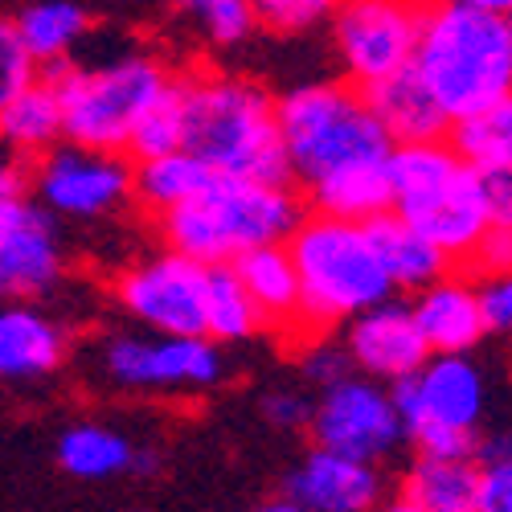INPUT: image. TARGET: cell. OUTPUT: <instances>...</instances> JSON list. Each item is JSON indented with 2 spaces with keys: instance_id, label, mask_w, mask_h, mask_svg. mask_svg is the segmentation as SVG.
<instances>
[{
  "instance_id": "6da1fadb",
  "label": "cell",
  "mask_w": 512,
  "mask_h": 512,
  "mask_svg": "<svg viewBox=\"0 0 512 512\" xmlns=\"http://www.w3.org/2000/svg\"><path fill=\"white\" fill-rule=\"evenodd\" d=\"M414 74L451 123L512 99V25L504 0L426 5Z\"/></svg>"
},
{
  "instance_id": "7a4b0ae2",
  "label": "cell",
  "mask_w": 512,
  "mask_h": 512,
  "mask_svg": "<svg viewBox=\"0 0 512 512\" xmlns=\"http://www.w3.org/2000/svg\"><path fill=\"white\" fill-rule=\"evenodd\" d=\"M185 152L218 177L291 185V164L279 132V99L238 74H185Z\"/></svg>"
},
{
  "instance_id": "3957f363",
  "label": "cell",
  "mask_w": 512,
  "mask_h": 512,
  "mask_svg": "<svg viewBox=\"0 0 512 512\" xmlns=\"http://www.w3.org/2000/svg\"><path fill=\"white\" fill-rule=\"evenodd\" d=\"M308 222L304 201L291 185L218 177L189 205L156 218L168 250L201 267H234L267 246H287Z\"/></svg>"
},
{
  "instance_id": "277c9868",
  "label": "cell",
  "mask_w": 512,
  "mask_h": 512,
  "mask_svg": "<svg viewBox=\"0 0 512 512\" xmlns=\"http://www.w3.org/2000/svg\"><path fill=\"white\" fill-rule=\"evenodd\" d=\"M394 213L451 267H472L496 230L488 181L447 140L394 148Z\"/></svg>"
},
{
  "instance_id": "5b68a950",
  "label": "cell",
  "mask_w": 512,
  "mask_h": 512,
  "mask_svg": "<svg viewBox=\"0 0 512 512\" xmlns=\"http://www.w3.org/2000/svg\"><path fill=\"white\" fill-rule=\"evenodd\" d=\"M287 250L295 275H300L308 340H324L336 328H349L357 316L390 304L398 295L365 226L308 213V222L295 230Z\"/></svg>"
},
{
  "instance_id": "8992f818",
  "label": "cell",
  "mask_w": 512,
  "mask_h": 512,
  "mask_svg": "<svg viewBox=\"0 0 512 512\" xmlns=\"http://www.w3.org/2000/svg\"><path fill=\"white\" fill-rule=\"evenodd\" d=\"M58 91L66 115V144L127 156L144 115L173 87L168 66L152 54H115L107 62H66L41 74Z\"/></svg>"
},
{
  "instance_id": "52a82bcc",
  "label": "cell",
  "mask_w": 512,
  "mask_h": 512,
  "mask_svg": "<svg viewBox=\"0 0 512 512\" xmlns=\"http://www.w3.org/2000/svg\"><path fill=\"white\" fill-rule=\"evenodd\" d=\"M279 132L291 164V181L304 189L365 160H390L394 140L369 111L365 95L345 78H320L291 87L279 99Z\"/></svg>"
},
{
  "instance_id": "ba28073f",
  "label": "cell",
  "mask_w": 512,
  "mask_h": 512,
  "mask_svg": "<svg viewBox=\"0 0 512 512\" xmlns=\"http://www.w3.org/2000/svg\"><path fill=\"white\" fill-rule=\"evenodd\" d=\"M422 9L406 0H349L336 5L332 46L345 70V82L357 91H373L406 70H414Z\"/></svg>"
},
{
  "instance_id": "9c48e42d",
  "label": "cell",
  "mask_w": 512,
  "mask_h": 512,
  "mask_svg": "<svg viewBox=\"0 0 512 512\" xmlns=\"http://www.w3.org/2000/svg\"><path fill=\"white\" fill-rule=\"evenodd\" d=\"M119 308L152 336L209 340V267L177 250L152 254L115 279Z\"/></svg>"
},
{
  "instance_id": "30bf717a",
  "label": "cell",
  "mask_w": 512,
  "mask_h": 512,
  "mask_svg": "<svg viewBox=\"0 0 512 512\" xmlns=\"http://www.w3.org/2000/svg\"><path fill=\"white\" fill-rule=\"evenodd\" d=\"M308 431H312V447L349 455L373 467L394 459L398 447L410 443L390 386H377V381L361 373L316 394V414Z\"/></svg>"
},
{
  "instance_id": "8fae6325",
  "label": "cell",
  "mask_w": 512,
  "mask_h": 512,
  "mask_svg": "<svg viewBox=\"0 0 512 512\" xmlns=\"http://www.w3.org/2000/svg\"><path fill=\"white\" fill-rule=\"evenodd\" d=\"M33 193L62 218H107L136 197V164L127 156L58 144L33 164Z\"/></svg>"
},
{
  "instance_id": "7c38bea8",
  "label": "cell",
  "mask_w": 512,
  "mask_h": 512,
  "mask_svg": "<svg viewBox=\"0 0 512 512\" xmlns=\"http://www.w3.org/2000/svg\"><path fill=\"white\" fill-rule=\"evenodd\" d=\"M394 406L406 422V439L414 443L426 431H463L480 435L488 410L484 369L472 357H431L418 377L390 390Z\"/></svg>"
},
{
  "instance_id": "4fadbf2b",
  "label": "cell",
  "mask_w": 512,
  "mask_h": 512,
  "mask_svg": "<svg viewBox=\"0 0 512 512\" xmlns=\"http://www.w3.org/2000/svg\"><path fill=\"white\" fill-rule=\"evenodd\" d=\"M103 365L123 390H205L222 377V353L213 340L173 336H111Z\"/></svg>"
},
{
  "instance_id": "5bb4252c",
  "label": "cell",
  "mask_w": 512,
  "mask_h": 512,
  "mask_svg": "<svg viewBox=\"0 0 512 512\" xmlns=\"http://www.w3.org/2000/svg\"><path fill=\"white\" fill-rule=\"evenodd\" d=\"M345 353L361 377L377 381V386H390V390L418 377L435 357L406 300H390L357 316L345 328Z\"/></svg>"
},
{
  "instance_id": "9a60e30c",
  "label": "cell",
  "mask_w": 512,
  "mask_h": 512,
  "mask_svg": "<svg viewBox=\"0 0 512 512\" xmlns=\"http://www.w3.org/2000/svg\"><path fill=\"white\" fill-rule=\"evenodd\" d=\"M58 275L62 246L54 213L29 197L0 201V291L37 295L50 291Z\"/></svg>"
},
{
  "instance_id": "2e32d148",
  "label": "cell",
  "mask_w": 512,
  "mask_h": 512,
  "mask_svg": "<svg viewBox=\"0 0 512 512\" xmlns=\"http://www.w3.org/2000/svg\"><path fill=\"white\" fill-rule=\"evenodd\" d=\"M287 500L308 512H377L390 496L381 467L312 447L291 467Z\"/></svg>"
},
{
  "instance_id": "e0dca14e",
  "label": "cell",
  "mask_w": 512,
  "mask_h": 512,
  "mask_svg": "<svg viewBox=\"0 0 512 512\" xmlns=\"http://www.w3.org/2000/svg\"><path fill=\"white\" fill-rule=\"evenodd\" d=\"M410 308L435 357H472L480 349V340L488 336L480 287H476V275L467 271H451L435 287L418 291Z\"/></svg>"
},
{
  "instance_id": "ac0fdd59",
  "label": "cell",
  "mask_w": 512,
  "mask_h": 512,
  "mask_svg": "<svg viewBox=\"0 0 512 512\" xmlns=\"http://www.w3.org/2000/svg\"><path fill=\"white\" fill-rule=\"evenodd\" d=\"M361 95H365L369 111L377 115V123L386 127L394 148L447 140V132H451V119L443 115V107L435 103V95L426 91V82L414 70L381 82V87H373V91H361Z\"/></svg>"
},
{
  "instance_id": "d6986e66",
  "label": "cell",
  "mask_w": 512,
  "mask_h": 512,
  "mask_svg": "<svg viewBox=\"0 0 512 512\" xmlns=\"http://www.w3.org/2000/svg\"><path fill=\"white\" fill-rule=\"evenodd\" d=\"M484 467L476 459L414 455L398 480V496L414 512H480Z\"/></svg>"
},
{
  "instance_id": "ffe728a7",
  "label": "cell",
  "mask_w": 512,
  "mask_h": 512,
  "mask_svg": "<svg viewBox=\"0 0 512 512\" xmlns=\"http://www.w3.org/2000/svg\"><path fill=\"white\" fill-rule=\"evenodd\" d=\"M250 304L259 308L263 328H287L304 336V308H300V275H295L291 250L287 246H267L254 250L234 263Z\"/></svg>"
},
{
  "instance_id": "44dd1931",
  "label": "cell",
  "mask_w": 512,
  "mask_h": 512,
  "mask_svg": "<svg viewBox=\"0 0 512 512\" xmlns=\"http://www.w3.org/2000/svg\"><path fill=\"white\" fill-rule=\"evenodd\" d=\"M373 246H377V259L381 267H386L394 291H426V287H435L443 275H451L455 267L443 259V254L426 242L414 226H406L398 213H386V218H377L365 226Z\"/></svg>"
},
{
  "instance_id": "7402d4cb",
  "label": "cell",
  "mask_w": 512,
  "mask_h": 512,
  "mask_svg": "<svg viewBox=\"0 0 512 512\" xmlns=\"http://www.w3.org/2000/svg\"><path fill=\"white\" fill-rule=\"evenodd\" d=\"M17 33L25 41L29 58L46 70H58L66 62H74V54L82 50V41L91 37L95 21L82 5H70V0H41V5H25L17 17Z\"/></svg>"
},
{
  "instance_id": "603a6c76",
  "label": "cell",
  "mask_w": 512,
  "mask_h": 512,
  "mask_svg": "<svg viewBox=\"0 0 512 512\" xmlns=\"http://www.w3.org/2000/svg\"><path fill=\"white\" fill-rule=\"evenodd\" d=\"M66 353V340L54 320L37 308H0V377H41Z\"/></svg>"
},
{
  "instance_id": "cb8c5ba5",
  "label": "cell",
  "mask_w": 512,
  "mask_h": 512,
  "mask_svg": "<svg viewBox=\"0 0 512 512\" xmlns=\"http://www.w3.org/2000/svg\"><path fill=\"white\" fill-rule=\"evenodd\" d=\"M58 144H66V115L62 99L46 78L33 91H25L5 115H0V148L37 164L41 156H50Z\"/></svg>"
},
{
  "instance_id": "d4e9b609",
  "label": "cell",
  "mask_w": 512,
  "mask_h": 512,
  "mask_svg": "<svg viewBox=\"0 0 512 512\" xmlns=\"http://www.w3.org/2000/svg\"><path fill=\"white\" fill-rule=\"evenodd\" d=\"M213 181H218V173L189 152L144 160V164H136V201L148 213H156V218H164V213H173V209L189 205L193 197H201Z\"/></svg>"
},
{
  "instance_id": "484cf974",
  "label": "cell",
  "mask_w": 512,
  "mask_h": 512,
  "mask_svg": "<svg viewBox=\"0 0 512 512\" xmlns=\"http://www.w3.org/2000/svg\"><path fill=\"white\" fill-rule=\"evenodd\" d=\"M447 144L459 152L467 168H476L480 177H500L512 173V99L451 123Z\"/></svg>"
},
{
  "instance_id": "4316f807",
  "label": "cell",
  "mask_w": 512,
  "mask_h": 512,
  "mask_svg": "<svg viewBox=\"0 0 512 512\" xmlns=\"http://www.w3.org/2000/svg\"><path fill=\"white\" fill-rule=\"evenodd\" d=\"M132 459L136 447L99 422H78L58 439V463L78 480H107L119 472H132Z\"/></svg>"
},
{
  "instance_id": "83f0119b",
  "label": "cell",
  "mask_w": 512,
  "mask_h": 512,
  "mask_svg": "<svg viewBox=\"0 0 512 512\" xmlns=\"http://www.w3.org/2000/svg\"><path fill=\"white\" fill-rule=\"evenodd\" d=\"M259 328H263V316L250 304L238 271L213 267L209 271V340L213 345H238V340H250Z\"/></svg>"
},
{
  "instance_id": "f1b7e54d",
  "label": "cell",
  "mask_w": 512,
  "mask_h": 512,
  "mask_svg": "<svg viewBox=\"0 0 512 512\" xmlns=\"http://www.w3.org/2000/svg\"><path fill=\"white\" fill-rule=\"evenodd\" d=\"M185 152V103H181V78L164 91V99L144 115L140 132L132 140V164L160 160V156H177Z\"/></svg>"
},
{
  "instance_id": "f546056e",
  "label": "cell",
  "mask_w": 512,
  "mask_h": 512,
  "mask_svg": "<svg viewBox=\"0 0 512 512\" xmlns=\"http://www.w3.org/2000/svg\"><path fill=\"white\" fill-rule=\"evenodd\" d=\"M189 17L201 25V33L213 46H222V50H234L246 37L259 33L254 0H197V5H189Z\"/></svg>"
},
{
  "instance_id": "4dcf8cb0",
  "label": "cell",
  "mask_w": 512,
  "mask_h": 512,
  "mask_svg": "<svg viewBox=\"0 0 512 512\" xmlns=\"http://www.w3.org/2000/svg\"><path fill=\"white\" fill-rule=\"evenodd\" d=\"M41 82V66L29 58L13 17H0V115Z\"/></svg>"
},
{
  "instance_id": "1f68e13d",
  "label": "cell",
  "mask_w": 512,
  "mask_h": 512,
  "mask_svg": "<svg viewBox=\"0 0 512 512\" xmlns=\"http://www.w3.org/2000/svg\"><path fill=\"white\" fill-rule=\"evenodd\" d=\"M254 13H259L263 33L295 37V33H308L324 21L332 25L336 5H328V0H254Z\"/></svg>"
},
{
  "instance_id": "d6a6232c",
  "label": "cell",
  "mask_w": 512,
  "mask_h": 512,
  "mask_svg": "<svg viewBox=\"0 0 512 512\" xmlns=\"http://www.w3.org/2000/svg\"><path fill=\"white\" fill-rule=\"evenodd\" d=\"M300 373L312 381V386L332 390V386H340L345 377H353L357 369H353L345 345H332V340L324 336V340H308V349L300 353Z\"/></svg>"
},
{
  "instance_id": "836d02e7",
  "label": "cell",
  "mask_w": 512,
  "mask_h": 512,
  "mask_svg": "<svg viewBox=\"0 0 512 512\" xmlns=\"http://www.w3.org/2000/svg\"><path fill=\"white\" fill-rule=\"evenodd\" d=\"M488 336H512V275H476Z\"/></svg>"
},
{
  "instance_id": "e575fe53",
  "label": "cell",
  "mask_w": 512,
  "mask_h": 512,
  "mask_svg": "<svg viewBox=\"0 0 512 512\" xmlns=\"http://www.w3.org/2000/svg\"><path fill=\"white\" fill-rule=\"evenodd\" d=\"M312 414H316V398H308L300 390L263 394V418L275 426V431H304V426H312Z\"/></svg>"
},
{
  "instance_id": "d590c367",
  "label": "cell",
  "mask_w": 512,
  "mask_h": 512,
  "mask_svg": "<svg viewBox=\"0 0 512 512\" xmlns=\"http://www.w3.org/2000/svg\"><path fill=\"white\" fill-rule=\"evenodd\" d=\"M476 275H512V226H496L472 263Z\"/></svg>"
},
{
  "instance_id": "8d00e7d4",
  "label": "cell",
  "mask_w": 512,
  "mask_h": 512,
  "mask_svg": "<svg viewBox=\"0 0 512 512\" xmlns=\"http://www.w3.org/2000/svg\"><path fill=\"white\" fill-rule=\"evenodd\" d=\"M480 512H512V463L484 467Z\"/></svg>"
},
{
  "instance_id": "74e56055",
  "label": "cell",
  "mask_w": 512,
  "mask_h": 512,
  "mask_svg": "<svg viewBox=\"0 0 512 512\" xmlns=\"http://www.w3.org/2000/svg\"><path fill=\"white\" fill-rule=\"evenodd\" d=\"M484 181H488V197L496 209V226H512V173L484 177Z\"/></svg>"
},
{
  "instance_id": "f35d334b",
  "label": "cell",
  "mask_w": 512,
  "mask_h": 512,
  "mask_svg": "<svg viewBox=\"0 0 512 512\" xmlns=\"http://www.w3.org/2000/svg\"><path fill=\"white\" fill-rule=\"evenodd\" d=\"M132 472H136V476H156V472H160V455H156L152 447H136Z\"/></svg>"
},
{
  "instance_id": "ab89813d",
  "label": "cell",
  "mask_w": 512,
  "mask_h": 512,
  "mask_svg": "<svg viewBox=\"0 0 512 512\" xmlns=\"http://www.w3.org/2000/svg\"><path fill=\"white\" fill-rule=\"evenodd\" d=\"M254 512H308V508H300V504H291L287 496H279V500H267V504H259Z\"/></svg>"
},
{
  "instance_id": "60d3db41",
  "label": "cell",
  "mask_w": 512,
  "mask_h": 512,
  "mask_svg": "<svg viewBox=\"0 0 512 512\" xmlns=\"http://www.w3.org/2000/svg\"><path fill=\"white\" fill-rule=\"evenodd\" d=\"M377 512H414V508H410V504H406L402 496H390V500H386V504H381Z\"/></svg>"
},
{
  "instance_id": "b9f144b4",
  "label": "cell",
  "mask_w": 512,
  "mask_h": 512,
  "mask_svg": "<svg viewBox=\"0 0 512 512\" xmlns=\"http://www.w3.org/2000/svg\"><path fill=\"white\" fill-rule=\"evenodd\" d=\"M504 9H508V25H512V0H504Z\"/></svg>"
}]
</instances>
